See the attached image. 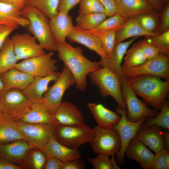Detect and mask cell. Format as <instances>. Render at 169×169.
Segmentation results:
<instances>
[{
  "label": "cell",
  "mask_w": 169,
  "mask_h": 169,
  "mask_svg": "<svg viewBox=\"0 0 169 169\" xmlns=\"http://www.w3.org/2000/svg\"><path fill=\"white\" fill-rule=\"evenodd\" d=\"M54 52L30 58L18 62L14 68L33 78L46 76L57 70V59L53 58Z\"/></svg>",
  "instance_id": "cell-13"
},
{
  "label": "cell",
  "mask_w": 169,
  "mask_h": 169,
  "mask_svg": "<svg viewBox=\"0 0 169 169\" xmlns=\"http://www.w3.org/2000/svg\"><path fill=\"white\" fill-rule=\"evenodd\" d=\"M81 0H59L58 11L68 13L76 5L79 3Z\"/></svg>",
  "instance_id": "cell-47"
},
{
  "label": "cell",
  "mask_w": 169,
  "mask_h": 169,
  "mask_svg": "<svg viewBox=\"0 0 169 169\" xmlns=\"http://www.w3.org/2000/svg\"><path fill=\"white\" fill-rule=\"evenodd\" d=\"M94 158H88L94 169H119L115 160L110 158L108 155L99 153Z\"/></svg>",
  "instance_id": "cell-39"
},
{
  "label": "cell",
  "mask_w": 169,
  "mask_h": 169,
  "mask_svg": "<svg viewBox=\"0 0 169 169\" xmlns=\"http://www.w3.org/2000/svg\"><path fill=\"white\" fill-rule=\"evenodd\" d=\"M16 121L7 114L2 112L0 113V144L21 139L26 140Z\"/></svg>",
  "instance_id": "cell-26"
},
{
  "label": "cell",
  "mask_w": 169,
  "mask_h": 169,
  "mask_svg": "<svg viewBox=\"0 0 169 169\" xmlns=\"http://www.w3.org/2000/svg\"><path fill=\"white\" fill-rule=\"evenodd\" d=\"M64 162L50 156H48L44 169H63Z\"/></svg>",
  "instance_id": "cell-48"
},
{
  "label": "cell",
  "mask_w": 169,
  "mask_h": 169,
  "mask_svg": "<svg viewBox=\"0 0 169 169\" xmlns=\"http://www.w3.org/2000/svg\"><path fill=\"white\" fill-rule=\"evenodd\" d=\"M160 28L163 32L169 30V5L168 4L166 6L162 11Z\"/></svg>",
  "instance_id": "cell-50"
},
{
  "label": "cell",
  "mask_w": 169,
  "mask_h": 169,
  "mask_svg": "<svg viewBox=\"0 0 169 169\" xmlns=\"http://www.w3.org/2000/svg\"><path fill=\"white\" fill-rule=\"evenodd\" d=\"M47 157L42 150L31 148L25 154L21 165L24 169H43Z\"/></svg>",
  "instance_id": "cell-32"
},
{
  "label": "cell",
  "mask_w": 169,
  "mask_h": 169,
  "mask_svg": "<svg viewBox=\"0 0 169 169\" xmlns=\"http://www.w3.org/2000/svg\"><path fill=\"white\" fill-rule=\"evenodd\" d=\"M127 18L117 13L105 19L95 28L87 31L95 35L110 30L117 31L123 26Z\"/></svg>",
  "instance_id": "cell-35"
},
{
  "label": "cell",
  "mask_w": 169,
  "mask_h": 169,
  "mask_svg": "<svg viewBox=\"0 0 169 169\" xmlns=\"http://www.w3.org/2000/svg\"><path fill=\"white\" fill-rule=\"evenodd\" d=\"M128 83L136 94L147 105L160 110L169 92V79L151 75H141L127 78Z\"/></svg>",
  "instance_id": "cell-2"
},
{
  "label": "cell",
  "mask_w": 169,
  "mask_h": 169,
  "mask_svg": "<svg viewBox=\"0 0 169 169\" xmlns=\"http://www.w3.org/2000/svg\"><path fill=\"white\" fill-rule=\"evenodd\" d=\"M88 107L97 124V126L105 129H111L120 119L119 114L100 104L89 103Z\"/></svg>",
  "instance_id": "cell-22"
},
{
  "label": "cell",
  "mask_w": 169,
  "mask_h": 169,
  "mask_svg": "<svg viewBox=\"0 0 169 169\" xmlns=\"http://www.w3.org/2000/svg\"><path fill=\"white\" fill-rule=\"evenodd\" d=\"M107 17L105 13H94L79 14L76 19V28L83 30L90 31L97 26Z\"/></svg>",
  "instance_id": "cell-33"
},
{
  "label": "cell",
  "mask_w": 169,
  "mask_h": 169,
  "mask_svg": "<svg viewBox=\"0 0 169 169\" xmlns=\"http://www.w3.org/2000/svg\"><path fill=\"white\" fill-rule=\"evenodd\" d=\"M2 112V108L0 105V113Z\"/></svg>",
  "instance_id": "cell-56"
},
{
  "label": "cell",
  "mask_w": 169,
  "mask_h": 169,
  "mask_svg": "<svg viewBox=\"0 0 169 169\" xmlns=\"http://www.w3.org/2000/svg\"><path fill=\"white\" fill-rule=\"evenodd\" d=\"M93 137L90 143L94 152L108 155L111 159L119 151L121 146L120 136L114 129H105L97 126L93 128Z\"/></svg>",
  "instance_id": "cell-11"
},
{
  "label": "cell",
  "mask_w": 169,
  "mask_h": 169,
  "mask_svg": "<svg viewBox=\"0 0 169 169\" xmlns=\"http://www.w3.org/2000/svg\"><path fill=\"white\" fill-rule=\"evenodd\" d=\"M53 115L56 125L76 126L85 124L84 117L80 110L68 101L62 102Z\"/></svg>",
  "instance_id": "cell-16"
},
{
  "label": "cell",
  "mask_w": 169,
  "mask_h": 169,
  "mask_svg": "<svg viewBox=\"0 0 169 169\" xmlns=\"http://www.w3.org/2000/svg\"><path fill=\"white\" fill-rule=\"evenodd\" d=\"M92 83L97 86L99 93L103 97H112L118 106L127 110L123 98L120 77L107 67L102 66L89 75Z\"/></svg>",
  "instance_id": "cell-4"
},
{
  "label": "cell",
  "mask_w": 169,
  "mask_h": 169,
  "mask_svg": "<svg viewBox=\"0 0 169 169\" xmlns=\"http://www.w3.org/2000/svg\"><path fill=\"white\" fill-rule=\"evenodd\" d=\"M136 16L141 25L145 30L149 32H155L156 27V22L155 15L143 14Z\"/></svg>",
  "instance_id": "cell-43"
},
{
  "label": "cell",
  "mask_w": 169,
  "mask_h": 169,
  "mask_svg": "<svg viewBox=\"0 0 169 169\" xmlns=\"http://www.w3.org/2000/svg\"><path fill=\"white\" fill-rule=\"evenodd\" d=\"M16 122L31 148L42 150L54 136L56 130L54 123L28 124L19 120Z\"/></svg>",
  "instance_id": "cell-8"
},
{
  "label": "cell",
  "mask_w": 169,
  "mask_h": 169,
  "mask_svg": "<svg viewBox=\"0 0 169 169\" xmlns=\"http://www.w3.org/2000/svg\"><path fill=\"white\" fill-rule=\"evenodd\" d=\"M26 4V0L18 3L0 1V24L27 27L29 21L21 13Z\"/></svg>",
  "instance_id": "cell-15"
},
{
  "label": "cell",
  "mask_w": 169,
  "mask_h": 169,
  "mask_svg": "<svg viewBox=\"0 0 169 169\" xmlns=\"http://www.w3.org/2000/svg\"><path fill=\"white\" fill-rule=\"evenodd\" d=\"M138 43L147 59L153 58L161 53L158 49L148 43L145 38L141 40Z\"/></svg>",
  "instance_id": "cell-44"
},
{
  "label": "cell",
  "mask_w": 169,
  "mask_h": 169,
  "mask_svg": "<svg viewBox=\"0 0 169 169\" xmlns=\"http://www.w3.org/2000/svg\"><path fill=\"white\" fill-rule=\"evenodd\" d=\"M1 78L4 91L12 89L23 90L33 81L34 78L14 68L1 74Z\"/></svg>",
  "instance_id": "cell-28"
},
{
  "label": "cell",
  "mask_w": 169,
  "mask_h": 169,
  "mask_svg": "<svg viewBox=\"0 0 169 169\" xmlns=\"http://www.w3.org/2000/svg\"><path fill=\"white\" fill-rule=\"evenodd\" d=\"M138 38L135 37L127 41L115 44L111 57L99 61L101 66L107 67L115 72L120 78L123 77L124 75L121 65L123 58L129 47Z\"/></svg>",
  "instance_id": "cell-27"
},
{
  "label": "cell",
  "mask_w": 169,
  "mask_h": 169,
  "mask_svg": "<svg viewBox=\"0 0 169 169\" xmlns=\"http://www.w3.org/2000/svg\"><path fill=\"white\" fill-rule=\"evenodd\" d=\"M118 13L128 18L143 14L156 15L157 10L147 0H116Z\"/></svg>",
  "instance_id": "cell-18"
},
{
  "label": "cell",
  "mask_w": 169,
  "mask_h": 169,
  "mask_svg": "<svg viewBox=\"0 0 169 169\" xmlns=\"http://www.w3.org/2000/svg\"><path fill=\"white\" fill-rule=\"evenodd\" d=\"M49 19L51 29L56 44L66 41V38L74 27L71 16L68 13L59 11Z\"/></svg>",
  "instance_id": "cell-20"
},
{
  "label": "cell",
  "mask_w": 169,
  "mask_h": 169,
  "mask_svg": "<svg viewBox=\"0 0 169 169\" xmlns=\"http://www.w3.org/2000/svg\"><path fill=\"white\" fill-rule=\"evenodd\" d=\"M79 3V14L105 13L104 7L98 0H81Z\"/></svg>",
  "instance_id": "cell-41"
},
{
  "label": "cell",
  "mask_w": 169,
  "mask_h": 169,
  "mask_svg": "<svg viewBox=\"0 0 169 169\" xmlns=\"http://www.w3.org/2000/svg\"><path fill=\"white\" fill-rule=\"evenodd\" d=\"M23 169V167L21 165H17L7 159L0 157V169Z\"/></svg>",
  "instance_id": "cell-51"
},
{
  "label": "cell",
  "mask_w": 169,
  "mask_h": 169,
  "mask_svg": "<svg viewBox=\"0 0 169 169\" xmlns=\"http://www.w3.org/2000/svg\"><path fill=\"white\" fill-rule=\"evenodd\" d=\"M74 84L75 81L73 76L64 66L58 79L53 85L48 88L43 97L42 103L51 113L54 115L62 103L65 92Z\"/></svg>",
  "instance_id": "cell-7"
},
{
  "label": "cell",
  "mask_w": 169,
  "mask_h": 169,
  "mask_svg": "<svg viewBox=\"0 0 169 169\" xmlns=\"http://www.w3.org/2000/svg\"><path fill=\"white\" fill-rule=\"evenodd\" d=\"M26 0H0L1 1L12 3H19Z\"/></svg>",
  "instance_id": "cell-54"
},
{
  "label": "cell",
  "mask_w": 169,
  "mask_h": 169,
  "mask_svg": "<svg viewBox=\"0 0 169 169\" xmlns=\"http://www.w3.org/2000/svg\"><path fill=\"white\" fill-rule=\"evenodd\" d=\"M169 168V150L164 148L155 154L149 169H168Z\"/></svg>",
  "instance_id": "cell-42"
},
{
  "label": "cell",
  "mask_w": 169,
  "mask_h": 169,
  "mask_svg": "<svg viewBox=\"0 0 169 169\" xmlns=\"http://www.w3.org/2000/svg\"><path fill=\"white\" fill-rule=\"evenodd\" d=\"M59 3V0H26V4L38 9L50 19L58 13Z\"/></svg>",
  "instance_id": "cell-36"
},
{
  "label": "cell",
  "mask_w": 169,
  "mask_h": 169,
  "mask_svg": "<svg viewBox=\"0 0 169 169\" xmlns=\"http://www.w3.org/2000/svg\"><path fill=\"white\" fill-rule=\"evenodd\" d=\"M18 120L28 124H55L53 115L42 102L33 103L30 110Z\"/></svg>",
  "instance_id": "cell-30"
},
{
  "label": "cell",
  "mask_w": 169,
  "mask_h": 169,
  "mask_svg": "<svg viewBox=\"0 0 169 169\" xmlns=\"http://www.w3.org/2000/svg\"><path fill=\"white\" fill-rule=\"evenodd\" d=\"M117 31L112 30L102 33L96 35L100 39L103 49L110 58L111 56L115 44V39Z\"/></svg>",
  "instance_id": "cell-40"
},
{
  "label": "cell",
  "mask_w": 169,
  "mask_h": 169,
  "mask_svg": "<svg viewBox=\"0 0 169 169\" xmlns=\"http://www.w3.org/2000/svg\"><path fill=\"white\" fill-rule=\"evenodd\" d=\"M164 0L165 1H168V0Z\"/></svg>",
  "instance_id": "cell-57"
},
{
  "label": "cell",
  "mask_w": 169,
  "mask_h": 169,
  "mask_svg": "<svg viewBox=\"0 0 169 169\" xmlns=\"http://www.w3.org/2000/svg\"><path fill=\"white\" fill-rule=\"evenodd\" d=\"M56 45L58 57L72 74L76 88L84 91L87 86V76L101 67L100 61L90 60L84 55L81 48L74 47L66 41Z\"/></svg>",
  "instance_id": "cell-1"
},
{
  "label": "cell",
  "mask_w": 169,
  "mask_h": 169,
  "mask_svg": "<svg viewBox=\"0 0 169 169\" xmlns=\"http://www.w3.org/2000/svg\"><path fill=\"white\" fill-rule=\"evenodd\" d=\"M67 38L71 42L79 44L95 52L100 56L101 59L107 58L100 39L95 34L74 26Z\"/></svg>",
  "instance_id": "cell-19"
},
{
  "label": "cell",
  "mask_w": 169,
  "mask_h": 169,
  "mask_svg": "<svg viewBox=\"0 0 169 169\" xmlns=\"http://www.w3.org/2000/svg\"><path fill=\"white\" fill-rule=\"evenodd\" d=\"M29 21L27 27L44 50L57 52L56 44L53 38L48 18L38 9L26 4L21 12Z\"/></svg>",
  "instance_id": "cell-3"
},
{
  "label": "cell",
  "mask_w": 169,
  "mask_h": 169,
  "mask_svg": "<svg viewBox=\"0 0 169 169\" xmlns=\"http://www.w3.org/2000/svg\"><path fill=\"white\" fill-rule=\"evenodd\" d=\"M116 0H115V1H116Z\"/></svg>",
  "instance_id": "cell-58"
},
{
  "label": "cell",
  "mask_w": 169,
  "mask_h": 169,
  "mask_svg": "<svg viewBox=\"0 0 169 169\" xmlns=\"http://www.w3.org/2000/svg\"><path fill=\"white\" fill-rule=\"evenodd\" d=\"M117 112L120 115V119L113 129L117 132L120 139L121 146L116 155V161L120 166L123 165L125 152L130 141L135 138L141 129L142 124L146 118L132 122L129 120L127 117V110L118 106Z\"/></svg>",
  "instance_id": "cell-6"
},
{
  "label": "cell",
  "mask_w": 169,
  "mask_h": 169,
  "mask_svg": "<svg viewBox=\"0 0 169 169\" xmlns=\"http://www.w3.org/2000/svg\"><path fill=\"white\" fill-rule=\"evenodd\" d=\"M160 112L154 117L146 118L142 124L141 129L152 125L159 126L163 129L169 130V103L165 100L162 104Z\"/></svg>",
  "instance_id": "cell-34"
},
{
  "label": "cell",
  "mask_w": 169,
  "mask_h": 169,
  "mask_svg": "<svg viewBox=\"0 0 169 169\" xmlns=\"http://www.w3.org/2000/svg\"><path fill=\"white\" fill-rule=\"evenodd\" d=\"M158 34L156 32H149L145 30L140 24L136 16L131 17L127 18L122 28L117 31L115 44L131 38L153 36Z\"/></svg>",
  "instance_id": "cell-29"
},
{
  "label": "cell",
  "mask_w": 169,
  "mask_h": 169,
  "mask_svg": "<svg viewBox=\"0 0 169 169\" xmlns=\"http://www.w3.org/2000/svg\"><path fill=\"white\" fill-rule=\"evenodd\" d=\"M18 61L12 40L8 37L0 49V74L14 68Z\"/></svg>",
  "instance_id": "cell-31"
},
{
  "label": "cell",
  "mask_w": 169,
  "mask_h": 169,
  "mask_svg": "<svg viewBox=\"0 0 169 169\" xmlns=\"http://www.w3.org/2000/svg\"><path fill=\"white\" fill-rule=\"evenodd\" d=\"M60 72H54L46 76L34 77L33 81L22 91L33 103L42 102L44 94L51 81H56Z\"/></svg>",
  "instance_id": "cell-17"
},
{
  "label": "cell",
  "mask_w": 169,
  "mask_h": 169,
  "mask_svg": "<svg viewBox=\"0 0 169 169\" xmlns=\"http://www.w3.org/2000/svg\"><path fill=\"white\" fill-rule=\"evenodd\" d=\"M18 28L15 26L0 24V49L11 33Z\"/></svg>",
  "instance_id": "cell-46"
},
{
  "label": "cell",
  "mask_w": 169,
  "mask_h": 169,
  "mask_svg": "<svg viewBox=\"0 0 169 169\" xmlns=\"http://www.w3.org/2000/svg\"><path fill=\"white\" fill-rule=\"evenodd\" d=\"M169 131L165 130L164 135L165 140V146L164 148L169 149Z\"/></svg>",
  "instance_id": "cell-53"
},
{
  "label": "cell",
  "mask_w": 169,
  "mask_h": 169,
  "mask_svg": "<svg viewBox=\"0 0 169 169\" xmlns=\"http://www.w3.org/2000/svg\"><path fill=\"white\" fill-rule=\"evenodd\" d=\"M157 10H162L163 8L162 3L160 0H147Z\"/></svg>",
  "instance_id": "cell-52"
},
{
  "label": "cell",
  "mask_w": 169,
  "mask_h": 169,
  "mask_svg": "<svg viewBox=\"0 0 169 169\" xmlns=\"http://www.w3.org/2000/svg\"><path fill=\"white\" fill-rule=\"evenodd\" d=\"M125 155L137 162L144 169H149L155 155L145 145L136 138L130 141Z\"/></svg>",
  "instance_id": "cell-23"
},
{
  "label": "cell",
  "mask_w": 169,
  "mask_h": 169,
  "mask_svg": "<svg viewBox=\"0 0 169 169\" xmlns=\"http://www.w3.org/2000/svg\"><path fill=\"white\" fill-rule=\"evenodd\" d=\"M4 91V86L1 78V74H0V93Z\"/></svg>",
  "instance_id": "cell-55"
},
{
  "label": "cell",
  "mask_w": 169,
  "mask_h": 169,
  "mask_svg": "<svg viewBox=\"0 0 169 169\" xmlns=\"http://www.w3.org/2000/svg\"><path fill=\"white\" fill-rule=\"evenodd\" d=\"M93 131V128L85 124L76 126L56 125L54 137L67 147L77 149L84 144L90 143Z\"/></svg>",
  "instance_id": "cell-10"
},
{
  "label": "cell",
  "mask_w": 169,
  "mask_h": 169,
  "mask_svg": "<svg viewBox=\"0 0 169 169\" xmlns=\"http://www.w3.org/2000/svg\"><path fill=\"white\" fill-rule=\"evenodd\" d=\"M161 127L152 125L141 129L136 138L153 151L155 154L164 148V131Z\"/></svg>",
  "instance_id": "cell-21"
},
{
  "label": "cell",
  "mask_w": 169,
  "mask_h": 169,
  "mask_svg": "<svg viewBox=\"0 0 169 169\" xmlns=\"http://www.w3.org/2000/svg\"><path fill=\"white\" fill-rule=\"evenodd\" d=\"M11 38L18 60H22L42 55L46 53L36 38L31 33H15Z\"/></svg>",
  "instance_id": "cell-14"
},
{
  "label": "cell",
  "mask_w": 169,
  "mask_h": 169,
  "mask_svg": "<svg viewBox=\"0 0 169 169\" xmlns=\"http://www.w3.org/2000/svg\"><path fill=\"white\" fill-rule=\"evenodd\" d=\"M125 55L122 68L136 67L142 64L147 60L138 43L134 44L130 49L127 50Z\"/></svg>",
  "instance_id": "cell-37"
},
{
  "label": "cell",
  "mask_w": 169,
  "mask_h": 169,
  "mask_svg": "<svg viewBox=\"0 0 169 169\" xmlns=\"http://www.w3.org/2000/svg\"><path fill=\"white\" fill-rule=\"evenodd\" d=\"M122 69L123 75L127 78L141 75H151L168 80L169 56L160 53L155 57L147 59L138 66L122 68Z\"/></svg>",
  "instance_id": "cell-9"
},
{
  "label": "cell",
  "mask_w": 169,
  "mask_h": 169,
  "mask_svg": "<svg viewBox=\"0 0 169 169\" xmlns=\"http://www.w3.org/2000/svg\"><path fill=\"white\" fill-rule=\"evenodd\" d=\"M145 38L148 43L158 49L161 53L169 56V30L161 34L146 37Z\"/></svg>",
  "instance_id": "cell-38"
},
{
  "label": "cell",
  "mask_w": 169,
  "mask_h": 169,
  "mask_svg": "<svg viewBox=\"0 0 169 169\" xmlns=\"http://www.w3.org/2000/svg\"><path fill=\"white\" fill-rule=\"evenodd\" d=\"M85 167L84 162L79 158L64 162L63 169H84Z\"/></svg>",
  "instance_id": "cell-49"
},
{
  "label": "cell",
  "mask_w": 169,
  "mask_h": 169,
  "mask_svg": "<svg viewBox=\"0 0 169 169\" xmlns=\"http://www.w3.org/2000/svg\"><path fill=\"white\" fill-rule=\"evenodd\" d=\"M120 79L122 94L126 106L127 117L129 120L136 122L143 118L154 117L157 115V110L150 108L144 101L138 98L130 85L127 77L124 76Z\"/></svg>",
  "instance_id": "cell-5"
},
{
  "label": "cell",
  "mask_w": 169,
  "mask_h": 169,
  "mask_svg": "<svg viewBox=\"0 0 169 169\" xmlns=\"http://www.w3.org/2000/svg\"><path fill=\"white\" fill-rule=\"evenodd\" d=\"M47 156L56 158L65 162L79 159L81 154L78 148H71L62 144L53 137L42 149Z\"/></svg>",
  "instance_id": "cell-24"
},
{
  "label": "cell",
  "mask_w": 169,
  "mask_h": 169,
  "mask_svg": "<svg viewBox=\"0 0 169 169\" xmlns=\"http://www.w3.org/2000/svg\"><path fill=\"white\" fill-rule=\"evenodd\" d=\"M104 7L107 16L111 17L118 13V7L115 0H98Z\"/></svg>",
  "instance_id": "cell-45"
},
{
  "label": "cell",
  "mask_w": 169,
  "mask_h": 169,
  "mask_svg": "<svg viewBox=\"0 0 169 169\" xmlns=\"http://www.w3.org/2000/svg\"><path fill=\"white\" fill-rule=\"evenodd\" d=\"M30 148V145L24 139L0 144V157L21 165L25 154Z\"/></svg>",
  "instance_id": "cell-25"
},
{
  "label": "cell",
  "mask_w": 169,
  "mask_h": 169,
  "mask_svg": "<svg viewBox=\"0 0 169 169\" xmlns=\"http://www.w3.org/2000/svg\"><path fill=\"white\" fill-rule=\"evenodd\" d=\"M32 104L22 90L18 89L5 90L0 93V105L2 112L16 120L30 110Z\"/></svg>",
  "instance_id": "cell-12"
}]
</instances>
